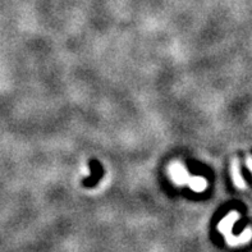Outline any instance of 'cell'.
Listing matches in <instances>:
<instances>
[{
    "mask_svg": "<svg viewBox=\"0 0 252 252\" xmlns=\"http://www.w3.org/2000/svg\"><path fill=\"white\" fill-rule=\"evenodd\" d=\"M169 173H171L172 181L178 186H184L188 184L191 190L196 192H202L208 187V181L202 177H192L188 171L178 161H174L169 167Z\"/></svg>",
    "mask_w": 252,
    "mask_h": 252,
    "instance_id": "cell-1",
    "label": "cell"
},
{
    "mask_svg": "<svg viewBox=\"0 0 252 252\" xmlns=\"http://www.w3.org/2000/svg\"><path fill=\"white\" fill-rule=\"evenodd\" d=\"M232 178L233 182H234L235 187L238 188H245L246 182L243 179L242 174H241V169H239V161L238 159H234L232 163Z\"/></svg>",
    "mask_w": 252,
    "mask_h": 252,
    "instance_id": "cell-2",
    "label": "cell"
},
{
    "mask_svg": "<svg viewBox=\"0 0 252 252\" xmlns=\"http://www.w3.org/2000/svg\"><path fill=\"white\" fill-rule=\"evenodd\" d=\"M246 167L249 168V171L252 173V155L249 154L247 156H246Z\"/></svg>",
    "mask_w": 252,
    "mask_h": 252,
    "instance_id": "cell-3",
    "label": "cell"
}]
</instances>
